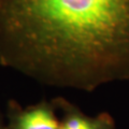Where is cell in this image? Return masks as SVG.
Wrapping results in <instances>:
<instances>
[{
    "instance_id": "4",
    "label": "cell",
    "mask_w": 129,
    "mask_h": 129,
    "mask_svg": "<svg viewBox=\"0 0 129 129\" xmlns=\"http://www.w3.org/2000/svg\"><path fill=\"white\" fill-rule=\"evenodd\" d=\"M0 129H7L5 126H3V124H2V122H1V119H0Z\"/></svg>"
},
{
    "instance_id": "2",
    "label": "cell",
    "mask_w": 129,
    "mask_h": 129,
    "mask_svg": "<svg viewBox=\"0 0 129 129\" xmlns=\"http://www.w3.org/2000/svg\"><path fill=\"white\" fill-rule=\"evenodd\" d=\"M10 129H60V122L54 109L46 102H41L15 113Z\"/></svg>"
},
{
    "instance_id": "3",
    "label": "cell",
    "mask_w": 129,
    "mask_h": 129,
    "mask_svg": "<svg viewBox=\"0 0 129 129\" xmlns=\"http://www.w3.org/2000/svg\"><path fill=\"white\" fill-rule=\"evenodd\" d=\"M62 108L64 115L60 122V129H114L113 118L108 113L88 116L66 102Z\"/></svg>"
},
{
    "instance_id": "1",
    "label": "cell",
    "mask_w": 129,
    "mask_h": 129,
    "mask_svg": "<svg viewBox=\"0 0 129 129\" xmlns=\"http://www.w3.org/2000/svg\"><path fill=\"white\" fill-rule=\"evenodd\" d=\"M2 23L44 82L92 90L129 80V0H9Z\"/></svg>"
}]
</instances>
